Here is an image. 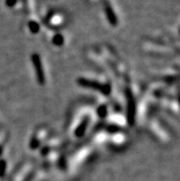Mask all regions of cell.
<instances>
[{
    "label": "cell",
    "mask_w": 180,
    "mask_h": 181,
    "mask_svg": "<svg viewBox=\"0 0 180 181\" xmlns=\"http://www.w3.org/2000/svg\"><path fill=\"white\" fill-rule=\"evenodd\" d=\"M32 61L34 63L35 68L37 69L36 73H37L39 81L41 83H44V73L42 71V64H41V61H40V58H39V56L37 54H34L32 56Z\"/></svg>",
    "instance_id": "1"
},
{
    "label": "cell",
    "mask_w": 180,
    "mask_h": 181,
    "mask_svg": "<svg viewBox=\"0 0 180 181\" xmlns=\"http://www.w3.org/2000/svg\"><path fill=\"white\" fill-rule=\"evenodd\" d=\"M16 3H17V0H7V4H8V6H9V7L15 6Z\"/></svg>",
    "instance_id": "2"
},
{
    "label": "cell",
    "mask_w": 180,
    "mask_h": 181,
    "mask_svg": "<svg viewBox=\"0 0 180 181\" xmlns=\"http://www.w3.org/2000/svg\"><path fill=\"white\" fill-rule=\"evenodd\" d=\"M29 25H31L29 27H31V28L32 29V31H33V29H34L35 28H36V29H39V26H38V24L35 23V22H31V23H29Z\"/></svg>",
    "instance_id": "3"
}]
</instances>
